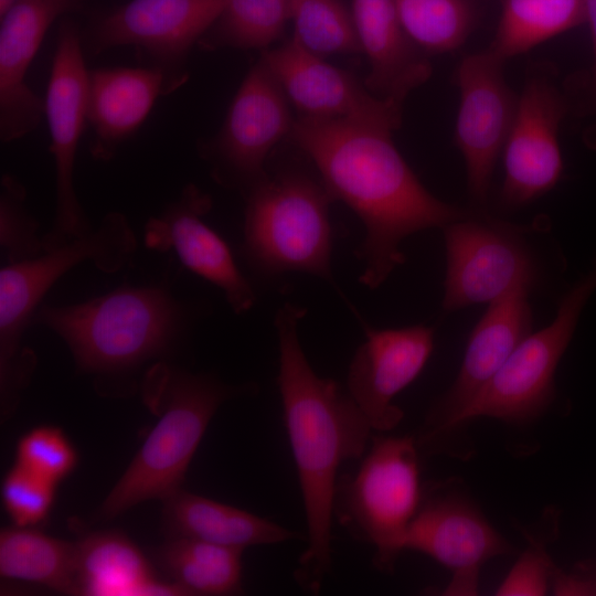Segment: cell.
<instances>
[{
	"label": "cell",
	"mask_w": 596,
	"mask_h": 596,
	"mask_svg": "<svg viewBox=\"0 0 596 596\" xmlns=\"http://www.w3.org/2000/svg\"><path fill=\"white\" fill-rule=\"evenodd\" d=\"M557 512L549 508L542 515L543 530L520 528L528 545L496 590L498 596H541L551 588L556 571L547 543L557 531Z\"/></svg>",
	"instance_id": "31"
},
{
	"label": "cell",
	"mask_w": 596,
	"mask_h": 596,
	"mask_svg": "<svg viewBox=\"0 0 596 596\" xmlns=\"http://www.w3.org/2000/svg\"><path fill=\"white\" fill-rule=\"evenodd\" d=\"M434 347V329L417 324L368 329L348 372V392L377 432L393 429L403 411L393 398L422 372Z\"/></svg>",
	"instance_id": "19"
},
{
	"label": "cell",
	"mask_w": 596,
	"mask_h": 596,
	"mask_svg": "<svg viewBox=\"0 0 596 596\" xmlns=\"http://www.w3.org/2000/svg\"><path fill=\"white\" fill-rule=\"evenodd\" d=\"M159 96H166L163 76L151 66L89 70L86 118L92 131L91 156L111 160L146 120Z\"/></svg>",
	"instance_id": "21"
},
{
	"label": "cell",
	"mask_w": 596,
	"mask_h": 596,
	"mask_svg": "<svg viewBox=\"0 0 596 596\" xmlns=\"http://www.w3.org/2000/svg\"><path fill=\"white\" fill-rule=\"evenodd\" d=\"M260 58L302 116L386 124L398 128L404 100L381 97L348 71L305 49L291 36Z\"/></svg>",
	"instance_id": "17"
},
{
	"label": "cell",
	"mask_w": 596,
	"mask_h": 596,
	"mask_svg": "<svg viewBox=\"0 0 596 596\" xmlns=\"http://www.w3.org/2000/svg\"><path fill=\"white\" fill-rule=\"evenodd\" d=\"M137 238L120 212L107 213L96 228L32 259L6 264L0 270L1 385L15 390L31 371L34 358L21 344L25 329L51 287L78 264L91 262L116 273L132 257Z\"/></svg>",
	"instance_id": "7"
},
{
	"label": "cell",
	"mask_w": 596,
	"mask_h": 596,
	"mask_svg": "<svg viewBox=\"0 0 596 596\" xmlns=\"http://www.w3.org/2000/svg\"><path fill=\"white\" fill-rule=\"evenodd\" d=\"M194 318L193 307L161 280L126 284L73 305L40 306L31 324L58 336L79 371L117 376L174 350Z\"/></svg>",
	"instance_id": "3"
},
{
	"label": "cell",
	"mask_w": 596,
	"mask_h": 596,
	"mask_svg": "<svg viewBox=\"0 0 596 596\" xmlns=\"http://www.w3.org/2000/svg\"><path fill=\"white\" fill-rule=\"evenodd\" d=\"M586 22L589 24L593 47L587 115L590 118L584 132V141L596 150V0H584Z\"/></svg>",
	"instance_id": "35"
},
{
	"label": "cell",
	"mask_w": 596,
	"mask_h": 596,
	"mask_svg": "<svg viewBox=\"0 0 596 596\" xmlns=\"http://www.w3.org/2000/svg\"><path fill=\"white\" fill-rule=\"evenodd\" d=\"M595 290L596 262L563 296L552 322L526 336L461 412L448 439L475 418L492 417L524 425L546 412L555 397L557 365Z\"/></svg>",
	"instance_id": "8"
},
{
	"label": "cell",
	"mask_w": 596,
	"mask_h": 596,
	"mask_svg": "<svg viewBox=\"0 0 596 596\" xmlns=\"http://www.w3.org/2000/svg\"><path fill=\"white\" fill-rule=\"evenodd\" d=\"M147 397L162 414L102 505L111 519L137 503L164 499L180 485L219 406L247 386L224 384L211 374H193L167 363L153 368L145 383Z\"/></svg>",
	"instance_id": "4"
},
{
	"label": "cell",
	"mask_w": 596,
	"mask_h": 596,
	"mask_svg": "<svg viewBox=\"0 0 596 596\" xmlns=\"http://www.w3.org/2000/svg\"><path fill=\"white\" fill-rule=\"evenodd\" d=\"M243 253L258 273H308L331 280L333 201L324 184L295 170L265 174L247 191Z\"/></svg>",
	"instance_id": "5"
},
{
	"label": "cell",
	"mask_w": 596,
	"mask_h": 596,
	"mask_svg": "<svg viewBox=\"0 0 596 596\" xmlns=\"http://www.w3.org/2000/svg\"><path fill=\"white\" fill-rule=\"evenodd\" d=\"M0 574L4 578L36 583L65 594H78L76 544L30 526L2 529Z\"/></svg>",
	"instance_id": "25"
},
{
	"label": "cell",
	"mask_w": 596,
	"mask_h": 596,
	"mask_svg": "<svg viewBox=\"0 0 596 596\" xmlns=\"http://www.w3.org/2000/svg\"><path fill=\"white\" fill-rule=\"evenodd\" d=\"M225 0H130L81 30L85 55L130 45L164 81L166 95L189 78L188 55L214 25Z\"/></svg>",
	"instance_id": "10"
},
{
	"label": "cell",
	"mask_w": 596,
	"mask_h": 596,
	"mask_svg": "<svg viewBox=\"0 0 596 596\" xmlns=\"http://www.w3.org/2000/svg\"><path fill=\"white\" fill-rule=\"evenodd\" d=\"M292 38L323 56L361 51L352 17L341 0H292Z\"/></svg>",
	"instance_id": "30"
},
{
	"label": "cell",
	"mask_w": 596,
	"mask_h": 596,
	"mask_svg": "<svg viewBox=\"0 0 596 596\" xmlns=\"http://www.w3.org/2000/svg\"><path fill=\"white\" fill-rule=\"evenodd\" d=\"M287 100L259 58L240 85L219 134L202 146L220 182L247 191L266 174L269 151L290 134L294 124Z\"/></svg>",
	"instance_id": "13"
},
{
	"label": "cell",
	"mask_w": 596,
	"mask_h": 596,
	"mask_svg": "<svg viewBox=\"0 0 596 596\" xmlns=\"http://www.w3.org/2000/svg\"><path fill=\"white\" fill-rule=\"evenodd\" d=\"M395 129L386 124L301 116L289 134L315 163L331 198L361 219L365 237L359 252L364 263L360 281L370 289L405 262L400 249L404 238L443 228L477 211L433 195L395 147Z\"/></svg>",
	"instance_id": "1"
},
{
	"label": "cell",
	"mask_w": 596,
	"mask_h": 596,
	"mask_svg": "<svg viewBox=\"0 0 596 596\" xmlns=\"http://www.w3.org/2000/svg\"><path fill=\"white\" fill-rule=\"evenodd\" d=\"M243 551L174 536L158 551V562L187 595H234L242 592Z\"/></svg>",
	"instance_id": "26"
},
{
	"label": "cell",
	"mask_w": 596,
	"mask_h": 596,
	"mask_svg": "<svg viewBox=\"0 0 596 596\" xmlns=\"http://www.w3.org/2000/svg\"><path fill=\"white\" fill-rule=\"evenodd\" d=\"M305 312L288 302L276 315L277 382L307 523V547L295 576L305 590L317 594L332 567L338 470L343 462L363 456L373 428L348 390L311 368L298 334Z\"/></svg>",
	"instance_id": "2"
},
{
	"label": "cell",
	"mask_w": 596,
	"mask_h": 596,
	"mask_svg": "<svg viewBox=\"0 0 596 596\" xmlns=\"http://www.w3.org/2000/svg\"><path fill=\"white\" fill-rule=\"evenodd\" d=\"M86 0H15L0 24V139L11 142L35 130L44 99L26 83L28 70L54 21L83 9Z\"/></svg>",
	"instance_id": "20"
},
{
	"label": "cell",
	"mask_w": 596,
	"mask_h": 596,
	"mask_svg": "<svg viewBox=\"0 0 596 596\" xmlns=\"http://www.w3.org/2000/svg\"><path fill=\"white\" fill-rule=\"evenodd\" d=\"M568 102L546 75L528 78L518 97L504 145V181L500 203L521 207L552 190L563 173L558 130Z\"/></svg>",
	"instance_id": "16"
},
{
	"label": "cell",
	"mask_w": 596,
	"mask_h": 596,
	"mask_svg": "<svg viewBox=\"0 0 596 596\" xmlns=\"http://www.w3.org/2000/svg\"><path fill=\"white\" fill-rule=\"evenodd\" d=\"M78 594L187 595L153 576L145 556L118 533L92 534L76 543Z\"/></svg>",
	"instance_id": "24"
},
{
	"label": "cell",
	"mask_w": 596,
	"mask_h": 596,
	"mask_svg": "<svg viewBox=\"0 0 596 596\" xmlns=\"http://www.w3.org/2000/svg\"><path fill=\"white\" fill-rule=\"evenodd\" d=\"M55 488L15 464L2 483L3 505L14 525L32 526L43 521L53 505Z\"/></svg>",
	"instance_id": "34"
},
{
	"label": "cell",
	"mask_w": 596,
	"mask_h": 596,
	"mask_svg": "<svg viewBox=\"0 0 596 596\" xmlns=\"http://www.w3.org/2000/svg\"><path fill=\"white\" fill-rule=\"evenodd\" d=\"M504 63L487 49L465 56L456 72L460 104L455 142L465 160L468 193L479 210L487 205L492 172L517 109Z\"/></svg>",
	"instance_id": "15"
},
{
	"label": "cell",
	"mask_w": 596,
	"mask_h": 596,
	"mask_svg": "<svg viewBox=\"0 0 596 596\" xmlns=\"http://www.w3.org/2000/svg\"><path fill=\"white\" fill-rule=\"evenodd\" d=\"M532 288L520 285L489 304L469 336L457 377L432 406L415 438L419 450L434 454L445 449L457 417L531 333Z\"/></svg>",
	"instance_id": "14"
},
{
	"label": "cell",
	"mask_w": 596,
	"mask_h": 596,
	"mask_svg": "<svg viewBox=\"0 0 596 596\" xmlns=\"http://www.w3.org/2000/svg\"><path fill=\"white\" fill-rule=\"evenodd\" d=\"M211 199L194 184H187L160 215L145 225V245L151 249H172L192 273L220 288L237 315L255 304V291L238 268L227 243L204 221Z\"/></svg>",
	"instance_id": "18"
},
{
	"label": "cell",
	"mask_w": 596,
	"mask_h": 596,
	"mask_svg": "<svg viewBox=\"0 0 596 596\" xmlns=\"http://www.w3.org/2000/svg\"><path fill=\"white\" fill-rule=\"evenodd\" d=\"M352 17L370 72L365 86L405 100L432 74V65L405 32L392 0H352Z\"/></svg>",
	"instance_id": "22"
},
{
	"label": "cell",
	"mask_w": 596,
	"mask_h": 596,
	"mask_svg": "<svg viewBox=\"0 0 596 596\" xmlns=\"http://www.w3.org/2000/svg\"><path fill=\"white\" fill-rule=\"evenodd\" d=\"M498 29L488 47L507 61L586 22L584 0H501Z\"/></svg>",
	"instance_id": "27"
},
{
	"label": "cell",
	"mask_w": 596,
	"mask_h": 596,
	"mask_svg": "<svg viewBox=\"0 0 596 596\" xmlns=\"http://www.w3.org/2000/svg\"><path fill=\"white\" fill-rule=\"evenodd\" d=\"M164 518L174 536L241 550L298 536L270 520L181 489L167 499Z\"/></svg>",
	"instance_id": "23"
},
{
	"label": "cell",
	"mask_w": 596,
	"mask_h": 596,
	"mask_svg": "<svg viewBox=\"0 0 596 596\" xmlns=\"http://www.w3.org/2000/svg\"><path fill=\"white\" fill-rule=\"evenodd\" d=\"M39 222L26 206V190L13 175L0 182V245L6 264L19 263L45 253Z\"/></svg>",
	"instance_id": "32"
},
{
	"label": "cell",
	"mask_w": 596,
	"mask_h": 596,
	"mask_svg": "<svg viewBox=\"0 0 596 596\" xmlns=\"http://www.w3.org/2000/svg\"><path fill=\"white\" fill-rule=\"evenodd\" d=\"M17 464L42 479L57 485L76 467L77 454L57 427L39 426L21 437Z\"/></svg>",
	"instance_id": "33"
},
{
	"label": "cell",
	"mask_w": 596,
	"mask_h": 596,
	"mask_svg": "<svg viewBox=\"0 0 596 596\" xmlns=\"http://www.w3.org/2000/svg\"><path fill=\"white\" fill-rule=\"evenodd\" d=\"M543 227L514 224L477 210L443 227L446 277L443 309L456 311L492 302L520 285L534 287L539 279L529 234Z\"/></svg>",
	"instance_id": "9"
},
{
	"label": "cell",
	"mask_w": 596,
	"mask_h": 596,
	"mask_svg": "<svg viewBox=\"0 0 596 596\" xmlns=\"http://www.w3.org/2000/svg\"><path fill=\"white\" fill-rule=\"evenodd\" d=\"M15 0H0V15L3 14Z\"/></svg>",
	"instance_id": "36"
},
{
	"label": "cell",
	"mask_w": 596,
	"mask_h": 596,
	"mask_svg": "<svg viewBox=\"0 0 596 596\" xmlns=\"http://www.w3.org/2000/svg\"><path fill=\"white\" fill-rule=\"evenodd\" d=\"M292 0H225L214 25L199 41L204 49L266 50L291 17Z\"/></svg>",
	"instance_id": "29"
},
{
	"label": "cell",
	"mask_w": 596,
	"mask_h": 596,
	"mask_svg": "<svg viewBox=\"0 0 596 596\" xmlns=\"http://www.w3.org/2000/svg\"><path fill=\"white\" fill-rule=\"evenodd\" d=\"M81 30L72 19L62 20L44 99L50 152L55 166V213L52 228L43 235L45 252L92 230L74 180L77 148L87 125L89 70L85 64Z\"/></svg>",
	"instance_id": "11"
},
{
	"label": "cell",
	"mask_w": 596,
	"mask_h": 596,
	"mask_svg": "<svg viewBox=\"0 0 596 596\" xmlns=\"http://www.w3.org/2000/svg\"><path fill=\"white\" fill-rule=\"evenodd\" d=\"M418 447L413 436H373L354 473L338 477L333 517L354 539L373 546V564L394 571L417 511Z\"/></svg>",
	"instance_id": "6"
},
{
	"label": "cell",
	"mask_w": 596,
	"mask_h": 596,
	"mask_svg": "<svg viewBox=\"0 0 596 596\" xmlns=\"http://www.w3.org/2000/svg\"><path fill=\"white\" fill-rule=\"evenodd\" d=\"M398 19L414 44L426 53L460 47L477 21L471 0H392Z\"/></svg>",
	"instance_id": "28"
},
{
	"label": "cell",
	"mask_w": 596,
	"mask_h": 596,
	"mask_svg": "<svg viewBox=\"0 0 596 596\" xmlns=\"http://www.w3.org/2000/svg\"><path fill=\"white\" fill-rule=\"evenodd\" d=\"M404 549L421 552L453 572L445 595L478 594L480 567L515 551L456 480L423 486Z\"/></svg>",
	"instance_id": "12"
}]
</instances>
